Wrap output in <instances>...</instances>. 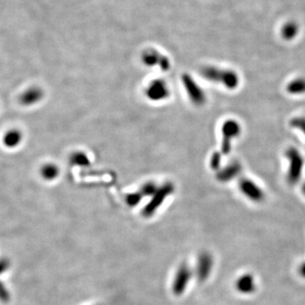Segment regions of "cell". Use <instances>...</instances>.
<instances>
[{
    "label": "cell",
    "mask_w": 305,
    "mask_h": 305,
    "mask_svg": "<svg viewBox=\"0 0 305 305\" xmlns=\"http://www.w3.org/2000/svg\"><path fill=\"white\" fill-rule=\"evenodd\" d=\"M201 75L208 81L222 84L230 90L236 89L240 82L238 75L231 69L206 66L202 69Z\"/></svg>",
    "instance_id": "1"
},
{
    "label": "cell",
    "mask_w": 305,
    "mask_h": 305,
    "mask_svg": "<svg viewBox=\"0 0 305 305\" xmlns=\"http://www.w3.org/2000/svg\"><path fill=\"white\" fill-rule=\"evenodd\" d=\"M286 157L289 162L287 180L290 185H295L300 181L304 167V159L300 152L294 147H289L286 150Z\"/></svg>",
    "instance_id": "2"
},
{
    "label": "cell",
    "mask_w": 305,
    "mask_h": 305,
    "mask_svg": "<svg viewBox=\"0 0 305 305\" xmlns=\"http://www.w3.org/2000/svg\"><path fill=\"white\" fill-rule=\"evenodd\" d=\"M242 128L238 122L235 120H227L221 127L222 132V144L221 151L224 154H228L231 150V141L241 134Z\"/></svg>",
    "instance_id": "3"
},
{
    "label": "cell",
    "mask_w": 305,
    "mask_h": 305,
    "mask_svg": "<svg viewBox=\"0 0 305 305\" xmlns=\"http://www.w3.org/2000/svg\"><path fill=\"white\" fill-rule=\"evenodd\" d=\"M239 189L241 193L251 201L260 203L265 199V193L262 189L250 179L243 178L240 180Z\"/></svg>",
    "instance_id": "4"
},
{
    "label": "cell",
    "mask_w": 305,
    "mask_h": 305,
    "mask_svg": "<svg viewBox=\"0 0 305 305\" xmlns=\"http://www.w3.org/2000/svg\"><path fill=\"white\" fill-rule=\"evenodd\" d=\"M192 275L193 273L191 269L189 268L186 265H181L179 267L174 278L173 285H172L174 294L177 296L181 295L185 292L191 280Z\"/></svg>",
    "instance_id": "5"
},
{
    "label": "cell",
    "mask_w": 305,
    "mask_h": 305,
    "mask_svg": "<svg viewBox=\"0 0 305 305\" xmlns=\"http://www.w3.org/2000/svg\"><path fill=\"white\" fill-rule=\"evenodd\" d=\"M214 267L213 256L208 252H203L198 258L196 275L199 281H204L210 275Z\"/></svg>",
    "instance_id": "6"
},
{
    "label": "cell",
    "mask_w": 305,
    "mask_h": 305,
    "mask_svg": "<svg viewBox=\"0 0 305 305\" xmlns=\"http://www.w3.org/2000/svg\"><path fill=\"white\" fill-rule=\"evenodd\" d=\"M184 84L186 87V92L192 102L196 105H202L206 100L205 93L201 89V87L194 82L193 78L189 76H184Z\"/></svg>",
    "instance_id": "7"
},
{
    "label": "cell",
    "mask_w": 305,
    "mask_h": 305,
    "mask_svg": "<svg viewBox=\"0 0 305 305\" xmlns=\"http://www.w3.org/2000/svg\"><path fill=\"white\" fill-rule=\"evenodd\" d=\"M235 288L243 295H250L255 293L257 284L253 274L245 273L240 275L235 281Z\"/></svg>",
    "instance_id": "8"
},
{
    "label": "cell",
    "mask_w": 305,
    "mask_h": 305,
    "mask_svg": "<svg viewBox=\"0 0 305 305\" xmlns=\"http://www.w3.org/2000/svg\"><path fill=\"white\" fill-rule=\"evenodd\" d=\"M173 190L171 185H167L165 186L163 189H159L156 192V196L154 197L151 203H149V205L147 206L146 208H144V215L145 216H150L154 213V211L161 204L162 201H164L166 199V196L168 194H171V191Z\"/></svg>",
    "instance_id": "9"
},
{
    "label": "cell",
    "mask_w": 305,
    "mask_h": 305,
    "mask_svg": "<svg viewBox=\"0 0 305 305\" xmlns=\"http://www.w3.org/2000/svg\"><path fill=\"white\" fill-rule=\"evenodd\" d=\"M242 166L238 162H232L231 164L224 167L222 170H219L216 174V178L221 182H227L232 181L241 173Z\"/></svg>",
    "instance_id": "10"
},
{
    "label": "cell",
    "mask_w": 305,
    "mask_h": 305,
    "mask_svg": "<svg viewBox=\"0 0 305 305\" xmlns=\"http://www.w3.org/2000/svg\"><path fill=\"white\" fill-rule=\"evenodd\" d=\"M168 95L169 90L162 81H155L147 90V96L152 100H164Z\"/></svg>",
    "instance_id": "11"
},
{
    "label": "cell",
    "mask_w": 305,
    "mask_h": 305,
    "mask_svg": "<svg viewBox=\"0 0 305 305\" xmlns=\"http://www.w3.org/2000/svg\"><path fill=\"white\" fill-rule=\"evenodd\" d=\"M43 92L39 87H31L20 95V103L25 106H31L42 100Z\"/></svg>",
    "instance_id": "12"
},
{
    "label": "cell",
    "mask_w": 305,
    "mask_h": 305,
    "mask_svg": "<svg viewBox=\"0 0 305 305\" xmlns=\"http://www.w3.org/2000/svg\"><path fill=\"white\" fill-rule=\"evenodd\" d=\"M22 138V132L16 129L10 130L3 137V144L8 149H15L20 145Z\"/></svg>",
    "instance_id": "13"
},
{
    "label": "cell",
    "mask_w": 305,
    "mask_h": 305,
    "mask_svg": "<svg viewBox=\"0 0 305 305\" xmlns=\"http://www.w3.org/2000/svg\"><path fill=\"white\" fill-rule=\"evenodd\" d=\"M287 91L292 95H301L305 93V78L299 77L291 81L287 86Z\"/></svg>",
    "instance_id": "14"
},
{
    "label": "cell",
    "mask_w": 305,
    "mask_h": 305,
    "mask_svg": "<svg viewBox=\"0 0 305 305\" xmlns=\"http://www.w3.org/2000/svg\"><path fill=\"white\" fill-rule=\"evenodd\" d=\"M59 168L55 165L47 164L42 167L41 170V175L47 181H52L57 177L59 175Z\"/></svg>",
    "instance_id": "15"
},
{
    "label": "cell",
    "mask_w": 305,
    "mask_h": 305,
    "mask_svg": "<svg viewBox=\"0 0 305 305\" xmlns=\"http://www.w3.org/2000/svg\"><path fill=\"white\" fill-rule=\"evenodd\" d=\"M298 27L295 22H288L283 26L281 36L286 40H292L298 35Z\"/></svg>",
    "instance_id": "16"
},
{
    "label": "cell",
    "mask_w": 305,
    "mask_h": 305,
    "mask_svg": "<svg viewBox=\"0 0 305 305\" xmlns=\"http://www.w3.org/2000/svg\"><path fill=\"white\" fill-rule=\"evenodd\" d=\"M72 162L73 164L85 167V166H87V165L89 164V159H88V158L84 154L77 153V154H75L72 157Z\"/></svg>",
    "instance_id": "17"
},
{
    "label": "cell",
    "mask_w": 305,
    "mask_h": 305,
    "mask_svg": "<svg viewBox=\"0 0 305 305\" xmlns=\"http://www.w3.org/2000/svg\"><path fill=\"white\" fill-rule=\"evenodd\" d=\"M291 126L293 128L299 130L303 132L305 136V117H296L293 118L290 122Z\"/></svg>",
    "instance_id": "18"
},
{
    "label": "cell",
    "mask_w": 305,
    "mask_h": 305,
    "mask_svg": "<svg viewBox=\"0 0 305 305\" xmlns=\"http://www.w3.org/2000/svg\"><path fill=\"white\" fill-rule=\"evenodd\" d=\"M221 154L216 152L215 154L212 155L210 160V167L214 171H218L219 168L221 167Z\"/></svg>",
    "instance_id": "19"
},
{
    "label": "cell",
    "mask_w": 305,
    "mask_h": 305,
    "mask_svg": "<svg viewBox=\"0 0 305 305\" xmlns=\"http://www.w3.org/2000/svg\"><path fill=\"white\" fill-rule=\"evenodd\" d=\"M143 194L144 195H153V194H155L157 191H158V189H157V186H155V184L153 183V182H149V183H147L143 186Z\"/></svg>",
    "instance_id": "20"
},
{
    "label": "cell",
    "mask_w": 305,
    "mask_h": 305,
    "mask_svg": "<svg viewBox=\"0 0 305 305\" xmlns=\"http://www.w3.org/2000/svg\"><path fill=\"white\" fill-rule=\"evenodd\" d=\"M141 195L138 194H129L127 197V203L128 205L135 206L141 200Z\"/></svg>",
    "instance_id": "21"
},
{
    "label": "cell",
    "mask_w": 305,
    "mask_h": 305,
    "mask_svg": "<svg viewBox=\"0 0 305 305\" xmlns=\"http://www.w3.org/2000/svg\"><path fill=\"white\" fill-rule=\"evenodd\" d=\"M298 271H299V275H300L303 279H305V261L301 264L300 266H299V269H298Z\"/></svg>",
    "instance_id": "22"
},
{
    "label": "cell",
    "mask_w": 305,
    "mask_h": 305,
    "mask_svg": "<svg viewBox=\"0 0 305 305\" xmlns=\"http://www.w3.org/2000/svg\"><path fill=\"white\" fill-rule=\"evenodd\" d=\"M302 192H303V195L305 196V182L303 183V186H302Z\"/></svg>",
    "instance_id": "23"
}]
</instances>
